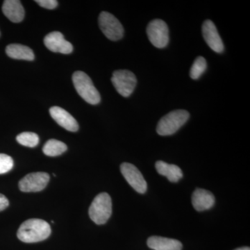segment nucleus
<instances>
[{"label":"nucleus","instance_id":"nucleus-1","mask_svg":"<svg viewBox=\"0 0 250 250\" xmlns=\"http://www.w3.org/2000/svg\"><path fill=\"white\" fill-rule=\"evenodd\" d=\"M51 234L48 223L41 219H29L18 229L17 236L21 241L26 243H37L47 239Z\"/></svg>","mask_w":250,"mask_h":250},{"label":"nucleus","instance_id":"nucleus-2","mask_svg":"<svg viewBox=\"0 0 250 250\" xmlns=\"http://www.w3.org/2000/svg\"><path fill=\"white\" fill-rule=\"evenodd\" d=\"M72 82L77 93L86 103L92 105H96L100 103V94L87 74L82 71L75 72L72 75Z\"/></svg>","mask_w":250,"mask_h":250},{"label":"nucleus","instance_id":"nucleus-3","mask_svg":"<svg viewBox=\"0 0 250 250\" xmlns=\"http://www.w3.org/2000/svg\"><path fill=\"white\" fill-rule=\"evenodd\" d=\"M190 113L186 110L171 111L163 117L156 126V132L160 136H170L177 131L188 120Z\"/></svg>","mask_w":250,"mask_h":250},{"label":"nucleus","instance_id":"nucleus-4","mask_svg":"<svg viewBox=\"0 0 250 250\" xmlns=\"http://www.w3.org/2000/svg\"><path fill=\"white\" fill-rule=\"evenodd\" d=\"M90 218L97 225H104L112 214V200L106 192H101L94 199L88 210Z\"/></svg>","mask_w":250,"mask_h":250},{"label":"nucleus","instance_id":"nucleus-5","mask_svg":"<svg viewBox=\"0 0 250 250\" xmlns=\"http://www.w3.org/2000/svg\"><path fill=\"white\" fill-rule=\"evenodd\" d=\"M111 82L120 95L124 98H128L136 88L137 79L129 70H118L113 72Z\"/></svg>","mask_w":250,"mask_h":250},{"label":"nucleus","instance_id":"nucleus-6","mask_svg":"<svg viewBox=\"0 0 250 250\" xmlns=\"http://www.w3.org/2000/svg\"><path fill=\"white\" fill-rule=\"evenodd\" d=\"M99 26L105 36L109 40H121L124 36V28L113 15L103 11L98 19Z\"/></svg>","mask_w":250,"mask_h":250},{"label":"nucleus","instance_id":"nucleus-7","mask_svg":"<svg viewBox=\"0 0 250 250\" xmlns=\"http://www.w3.org/2000/svg\"><path fill=\"white\" fill-rule=\"evenodd\" d=\"M148 39L154 47L164 48L169 42V29L166 22L161 19L153 20L147 27Z\"/></svg>","mask_w":250,"mask_h":250},{"label":"nucleus","instance_id":"nucleus-8","mask_svg":"<svg viewBox=\"0 0 250 250\" xmlns=\"http://www.w3.org/2000/svg\"><path fill=\"white\" fill-rule=\"evenodd\" d=\"M121 173L133 188L139 193L147 191V184L139 169L129 163H123L121 166Z\"/></svg>","mask_w":250,"mask_h":250},{"label":"nucleus","instance_id":"nucleus-9","mask_svg":"<svg viewBox=\"0 0 250 250\" xmlns=\"http://www.w3.org/2000/svg\"><path fill=\"white\" fill-rule=\"evenodd\" d=\"M49 181V174L42 172H33L23 177L18 186L20 190L22 192H39L47 187Z\"/></svg>","mask_w":250,"mask_h":250},{"label":"nucleus","instance_id":"nucleus-10","mask_svg":"<svg viewBox=\"0 0 250 250\" xmlns=\"http://www.w3.org/2000/svg\"><path fill=\"white\" fill-rule=\"evenodd\" d=\"M44 44L47 49L56 53L68 54L73 51V46L64 39L59 31L49 33L44 39Z\"/></svg>","mask_w":250,"mask_h":250},{"label":"nucleus","instance_id":"nucleus-11","mask_svg":"<svg viewBox=\"0 0 250 250\" xmlns=\"http://www.w3.org/2000/svg\"><path fill=\"white\" fill-rule=\"evenodd\" d=\"M202 34L207 45L212 50L217 53L223 52L225 47L223 41L219 35L214 23L210 20H207L202 24Z\"/></svg>","mask_w":250,"mask_h":250},{"label":"nucleus","instance_id":"nucleus-12","mask_svg":"<svg viewBox=\"0 0 250 250\" xmlns=\"http://www.w3.org/2000/svg\"><path fill=\"white\" fill-rule=\"evenodd\" d=\"M49 113L54 121L67 131L75 132L79 129L76 120L63 108L53 106L49 109Z\"/></svg>","mask_w":250,"mask_h":250},{"label":"nucleus","instance_id":"nucleus-13","mask_svg":"<svg viewBox=\"0 0 250 250\" xmlns=\"http://www.w3.org/2000/svg\"><path fill=\"white\" fill-rule=\"evenodd\" d=\"M192 205L197 211L210 209L215 205V196L205 189H195L192 195Z\"/></svg>","mask_w":250,"mask_h":250},{"label":"nucleus","instance_id":"nucleus-14","mask_svg":"<svg viewBox=\"0 0 250 250\" xmlns=\"http://www.w3.org/2000/svg\"><path fill=\"white\" fill-rule=\"evenodd\" d=\"M147 246L154 250H182V243L178 240L161 236H151L148 238Z\"/></svg>","mask_w":250,"mask_h":250},{"label":"nucleus","instance_id":"nucleus-15","mask_svg":"<svg viewBox=\"0 0 250 250\" xmlns=\"http://www.w3.org/2000/svg\"><path fill=\"white\" fill-rule=\"evenodd\" d=\"M4 16L15 23L21 22L24 18V10L21 1L6 0L2 6Z\"/></svg>","mask_w":250,"mask_h":250},{"label":"nucleus","instance_id":"nucleus-16","mask_svg":"<svg viewBox=\"0 0 250 250\" xmlns=\"http://www.w3.org/2000/svg\"><path fill=\"white\" fill-rule=\"evenodd\" d=\"M156 170L161 175L165 176L171 182H177L183 177V172L179 166L168 164L163 161H156Z\"/></svg>","mask_w":250,"mask_h":250},{"label":"nucleus","instance_id":"nucleus-17","mask_svg":"<svg viewBox=\"0 0 250 250\" xmlns=\"http://www.w3.org/2000/svg\"><path fill=\"white\" fill-rule=\"evenodd\" d=\"M6 53L10 58L18 60L33 61L35 58L32 49L21 44H11L6 48Z\"/></svg>","mask_w":250,"mask_h":250},{"label":"nucleus","instance_id":"nucleus-18","mask_svg":"<svg viewBox=\"0 0 250 250\" xmlns=\"http://www.w3.org/2000/svg\"><path fill=\"white\" fill-rule=\"evenodd\" d=\"M67 147L65 143L55 139L49 140L42 147V152L48 156L61 155L67 150Z\"/></svg>","mask_w":250,"mask_h":250},{"label":"nucleus","instance_id":"nucleus-19","mask_svg":"<svg viewBox=\"0 0 250 250\" xmlns=\"http://www.w3.org/2000/svg\"><path fill=\"white\" fill-rule=\"evenodd\" d=\"M207 61L202 57H198L195 59L190 70V77L192 80H198L207 70Z\"/></svg>","mask_w":250,"mask_h":250},{"label":"nucleus","instance_id":"nucleus-20","mask_svg":"<svg viewBox=\"0 0 250 250\" xmlns=\"http://www.w3.org/2000/svg\"><path fill=\"white\" fill-rule=\"evenodd\" d=\"M16 140L20 144L26 147H34L39 144V137L33 132H23L18 135Z\"/></svg>","mask_w":250,"mask_h":250},{"label":"nucleus","instance_id":"nucleus-21","mask_svg":"<svg viewBox=\"0 0 250 250\" xmlns=\"http://www.w3.org/2000/svg\"><path fill=\"white\" fill-rule=\"evenodd\" d=\"M14 167V160L11 156L0 154V174L9 172Z\"/></svg>","mask_w":250,"mask_h":250},{"label":"nucleus","instance_id":"nucleus-22","mask_svg":"<svg viewBox=\"0 0 250 250\" xmlns=\"http://www.w3.org/2000/svg\"><path fill=\"white\" fill-rule=\"evenodd\" d=\"M36 2L47 9H54L58 6V1L56 0H36Z\"/></svg>","mask_w":250,"mask_h":250},{"label":"nucleus","instance_id":"nucleus-23","mask_svg":"<svg viewBox=\"0 0 250 250\" xmlns=\"http://www.w3.org/2000/svg\"><path fill=\"white\" fill-rule=\"evenodd\" d=\"M9 202L8 199L2 194H0V211L4 210L9 207Z\"/></svg>","mask_w":250,"mask_h":250},{"label":"nucleus","instance_id":"nucleus-24","mask_svg":"<svg viewBox=\"0 0 250 250\" xmlns=\"http://www.w3.org/2000/svg\"><path fill=\"white\" fill-rule=\"evenodd\" d=\"M234 250H250L249 247H243V248H238Z\"/></svg>","mask_w":250,"mask_h":250}]
</instances>
